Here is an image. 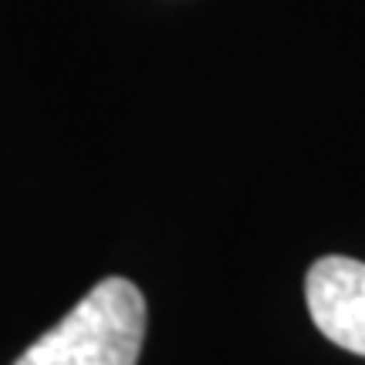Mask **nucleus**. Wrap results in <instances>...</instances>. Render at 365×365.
<instances>
[{"label":"nucleus","mask_w":365,"mask_h":365,"mask_svg":"<svg viewBox=\"0 0 365 365\" xmlns=\"http://www.w3.org/2000/svg\"><path fill=\"white\" fill-rule=\"evenodd\" d=\"M143 339V291L129 277H105L14 365H135Z\"/></svg>","instance_id":"1"},{"label":"nucleus","mask_w":365,"mask_h":365,"mask_svg":"<svg viewBox=\"0 0 365 365\" xmlns=\"http://www.w3.org/2000/svg\"><path fill=\"white\" fill-rule=\"evenodd\" d=\"M304 301L314 328L352 355H365V264L322 257L304 277Z\"/></svg>","instance_id":"2"}]
</instances>
